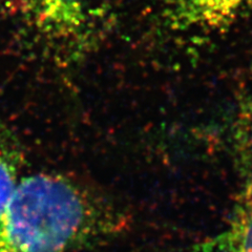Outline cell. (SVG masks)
Wrapping results in <instances>:
<instances>
[{"label": "cell", "instance_id": "1", "mask_svg": "<svg viewBox=\"0 0 252 252\" xmlns=\"http://www.w3.org/2000/svg\"><path fill=\"white\" fill-rule=\"evenodd\" d=\"M122 225L74 180L36 173L19 180L0 212V252H72Z\"/></svg>", "mask_w": 252, "mask_h": 252}, {"label": "cell", "instance_id": "2", "mask_svg": "<svg viewBox=\"0 0 252 252\" xmlns=\"http://www.w3.org/2000/svg\"><path fill=\"white\" fill-rule=\"evenodd\" d=\"M26 25L47 42L60 46L88 43L96 19L94 0H17Z\"/></svg>", "mask_w": 252, "mask_h": 252}, {"label": "cell", "instance_id": "3", "mask_svg": "<svg viewBox=\"0 0 252 252\" xmlns=\"http://www.w3.org/2000/svg\"><path fill=\"white\" fill-rule=\"evenodd\" d=\"M160 14L175 31L227 29L252 12V0H157Z\"/></svg>", "mask_w": 252, "mask_h": 252}, {"label": "cell", "instance_id": "4", "mask_svg": "<svg viewBox=\"0 0 252 252\" xmlns=\"http://www.w3.org/2000/svg\"><path fill=\"white\" fill-rule=\"evenodd\" d=\"M195 252H252V180L235 198L226 226Z\"/></svg>", "mask_w": 252, "mask_h": 252}, {"label": "cell", "instance_id": "5", "mask_svg": "<svg viewBox=\"0 0 252 252\" xmlns=\"http://www.w3.org/2000/svg\"><path fill=\"white\" fill-rule=\"evenodd\" d=\"M236 158L244 172L252 180V100L243 108L235 126Z\"/></svg>", "mask_w": 252, "mask_h": 252}, {"label": "cell", "instance_id": "6", "mask_svg": "<svg viewBox=\"0 0 252 252\" xmlns=\"http://www.w3.org/2000/svg\"><path fill=\"white\" fill-rule=\"evenodd\" d=\"M6 142L0 132V212L19 182Z\"/></svg>", "mask_w": 252, "mask_h": 252}]
</instances>
